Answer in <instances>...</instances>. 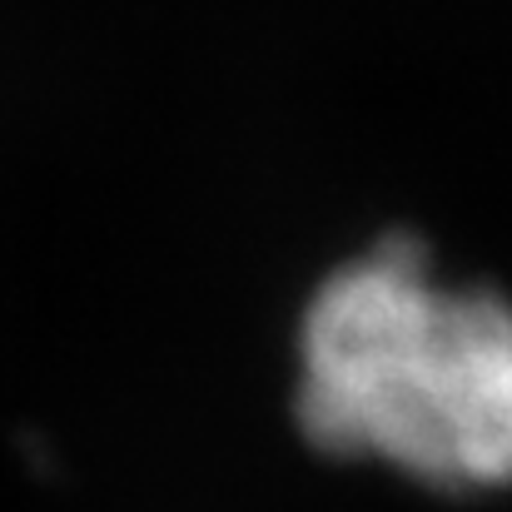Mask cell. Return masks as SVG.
<instances>
[{"label":"cell","mask_w":512,"mask_h":512,"mask_svg":"<svg viewBox=\"0 0 512 512\" xmlns=\"http://www.w3.org/2000/svg\"><path fill=\"white\" fill-rule=\"evenodd\" d=\"M299 428L428 488L512 483V304L438 284L393 234L334 269L299 324Z\"/></svg>","instance_id":"6da1fadb"}]
</instances>
